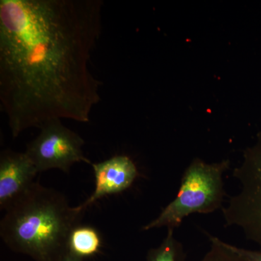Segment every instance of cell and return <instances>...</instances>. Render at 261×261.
<instances>
[{
  "label": "cell",
  "instance_id": "1",
  "mask_svg": "<svg viewBox=\"0 0 261 261\" xmlns=\"http://www.w3.org/2000/svg\"><path fill=\"white\" fill-rule=\"evenodd\" d=\"M102 0L0 1V102L15 138L63 118L88 123L102 82L89 65Z\"/></svg>",
  "mask_w": 261,
  "mask_h": 261
},
{
  "label": "cell",
  "instance_id": "2",
  "mask_svg": "<svg viewBox=\"0 0 261 261\" xmlns=\"http://www.w3.org/2000/svg\"><path fill=\"white\" fill-rule=\"evenodd\" d=\"M84 213L61 192L35 181L5 210L0 237L10 250L33 260L61 261Z\"/></svg>",
  "mask_w": 261,
  "mask_h": 261
},
{
  "label": "cell",
  "instance_id": "3",
  "mask_svg": "<svg viewBox=\"0 0 261 261\" xmlns=\"http://www.w3.org/2000/svg\"><path fill=\"white\" fill-rule=\"evenodd\" d=\"M231 161L208 163L196 158L182 175L176 197L155 219L142 227L143 231L166 227L174 229L192 214H209L224 207L226 196L224 175Z\"/></svg>",
  "mask_w": 261,
  "mask_h": 261
},
{
  "label": "cell",
  "instance_id": "4",
  "mask_svg": "<svg viewBox=\"0 0 261 261\" xmlns=\"http://www.w3.org/2000/svg\"><path fill=\"white\" fill-rule=\"evenodd\" d=\"M233 176L239 190L221 210L225 226L241 230L261 252V132L255 143L245 149Z\"/></svg>",
  "mask_w": 261,
  "mask_h": 261
},
{
  "label": "cell",
  "instance_id": "5",
  "mask_svg": "<svg viewBox=\"0 0 261 261\" xmlns=\"http://www.w3.org/2000/svg\"><path fill=\"white\" fill-rule=\"evenodd\" d=\"M84 140L78 134L65 127L61 120L47 122L39 135L27 145L25 153L39 173L59 169L68 173L77 163L92 164L84 155Z\"/></svg>",
  "mask_w": 261,
  "mask_h": 261
},
{
  "label": "cell",
  "instance_id": "6",
  "mask_svg": "<svg viewBox=\"0 0 261 261\" xmlns=\"http://www.w3.org/2000/svg\"><path fill=\"white\" fill-rule=\"evenodd\" d=\"M92 166L95 188L90 197L78 206L82 211H85L99 199L124 192L139 176L135 162L124 154L113 156L102 162L92 163Z\"/></svg>",
  "mask_w": 261,
  "mask_h": 261
},
{
  "label": "cell",
  "instance_id": "7",
  "mask_svg": "<svg viewBox=\"0 0 261 261\" xmlns=\"http://www.w3.org/2000/svg\"><path fill=\"white\" fill-rule=\"evenodd\" d=\"M38 171L25 152L5 149L0 155V208L6 210L34 183Z\"/></svg>",
  "mask_w": 261,
  "mask_h": 261
},
{
  "label": "cell",
  "instance_id": "8",
  "mask_svg": "<svg viewBox=\"0 0 261 261\" xmlns=\"http://www.w3.org/2000/svg\"><path fill=\"white\" fill-rule=\"evenodd\" d=\"M100 233L96 228L79 225L70 233L68 240V252L84 259L97 255L102 247Z\"/></svg>",
  "mask_w": 261,
  "mask_h": 261
},
{
  "label": "cell",
  "instance_id": "9",
  "mask_svg": "<svg viewBox=\"0 0 261 261\" xmlns=\"http://www.w3.org/2000/svg\"><path fill=\"white\" fill-rule=\"evenodd\" d=\"M167 230L161 245L147 252L146 261H187L183 245L175 238L174 229Z\"/></svg>",
  "mask_w": 261,
  "mask_h": 261
},
{
  "label": "cell",
  "instance_id": "10",
  "mask_svg": "<svg viewBox=\"0 0 261 261\" xmlns=\"http://www.w3.org/2000/svg\"><path fill=\"white\" fill-rule=\"evenodd\" d=\"M205 233L210 240L211 247L201 261H247L231 250L226 242Z\"/></svg>",
  "mask_w": 261,
  "mask_h": 261
},
{
  "label": "cell",
  "instance_id": "11",
  "mask_svg": "<svg viewBox=\"0 0 261 261\" xmlns=\"http://www.w3.org/2000/svg\"><path fill=\"white\" fill-rule=\"evenodd\" d=\"M228 246L233 252L238 254L240 256L243 257L247 261H261V252L260 250H251L247 249L241 248L227 243Z\"/></svg>",
  "mask_w": 261,
  "mask_h": 261
},
{
  "label": "cell",
  "instance_id": "12",
  "mask_svg": "<svg viewBox=\"0 0 261 261\" xmlns=\"http://www.w3.org/2000/svg\"><path fill=\"white\" fill-rule=\"evenodd\" d=\"M61 261H84V259L81 258L68 252L65 254V256L61 259Z\"/></svg>",
  "mask_w": 261,
  "mask_h": 261
}]
</instances>
